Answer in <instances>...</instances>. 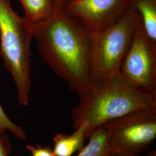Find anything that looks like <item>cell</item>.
Segmentation results:
<instances>
[{
  "label": "cell",
  "mask_w": 156,
  "mask_h": 156,
  "mask_svg": "<svg viewBox=\"0 0 156 156\" xmlns=\"http://www.w3.org/2000/svg\"><path fill=\"white\" fill-rule=\"evenodd\" d=\"M31 26L42 58L79 99L83 97L91 87L89 32L63 11Z\"/></svg>",
  "instance_id": "obj_1"
},
{
  "label": "cell",
  "mask_w": 156,
  "mask_h": 156,
  "mask_svg": "<svg viewBox=\"0 0 156 156\" xmlns=\"http://www.w3.org/2000/svg\"><path fill=\"white\" fill-rule=\"evenodd\" d=\"M156 109V98L140 92L120 74L91 86L71 112L73 129L87 126L86 139L95 129L135 112Z\"/></svg>",
  "instance_id": "obj_2"
},
{
  "label": "cell",
  "mask_w": 156,
  "mask_h": 156,
  "mask_svg": "<svg viewBox=\"0 0 156 156\" xmlns=\"http://www.w3.org/2000/svg\"><path fill=\"white\" fill-rule=\"evenodd\" d=\"M31 26L14 11L9 0H0V55L16 89L19 104L30 100Z\"/></svg>",
  "instance_id": "obj_3"
},
{
  "label": "cell",
  "mask_w": 156,
  "mask_h": 156,
  "mask_svg": "<svg viewBox=\"0 0 156 156\" xmlns=\"http://www.w3.org/2000/svg\"><path fill=\"white\" fill-rule=\"evenodd\" d=\"M139 21L136 12L130 5L123 16L109 27L97 33H89L91 86L119 74Z\"/></svg>",
  "instance_id": "obj_4"
},
{
  "label": "cell",
  "mask_w": 156,
  "mask_h": 156,
  "mask_svg": "<svg viewBox=\"0 0 156 156\" xmlns=\"http://www.w3.org/2000/svg\"><path fill=\"white\" fill-rule=\"evenodd\" d=\"M107 123L110 156H140L156 139V109L133 112Z\"/></svg>",
  "instance_id": "obj_5"
},
{
  "label": "cell",
  "mask_w": 156,
  "mask_h": 156,
  "mask_svg": "<svg viewBox=\"0 0 156 156\" xmlns=\"http://www.w3.org/2000/svg\"><path fill=\"white\" fill-rule=\"evenodd\" d=\"M119 74L134 89L156 98V45L147 38L140 21Z\"/></svg>",
  "instance_id": "obj_6"
},
{
  "label": "cell",
  "mask_w": 156,
  "mask_h": 156,
  "mask_svg": "<svg viewBox=\"0 0 156 156\" xmlns=\"http://www.w3.org/2000/svg\"><path fill=\"white\" fill-rule=\"evenodd\" d=\"M131 3V0H67L62 11L89 33H97L118 20Z\"/></svg>",
  "instance_id": "obj_7"
},
{
  "label": "cell",
  "mask_w": 156,
  "mask_h": 156,
  "mask_svg": "<svg viewBox=\"0 0 156 156\" xmlns=\"http://www.w3.org/2000/svg\"><path fill=\"white\" fill-rule=\"evenodd\" d=\"M71 134L58 133L53 138L52 150L55 156H73L83 148L86 139L87 126L82 124Z\"/></svg>",
  "instance_id": "obj_8"
},
{
  "label": "cell",
  "mask_w": 156,
  "mask_h": 156,
  "mask_svg": "<svg viewBox=\"0 0 156 156\" xmlns=\"http://www.w3.org/2000/svg\"><path fill=\"white\" fill-rule=\"evenodd\" d=\"M87 140L76 156H110V131L108 123L93 130Z\"/></svg>",
  "instance_id": "obj_9"
},
{
  "label": "cell",
  "mask_w": 156,
  "mask_h": 156,
  "mask_svg": "<svg viewBox=\"0 0 156 156\" xmlns=\"http://www.w3.org/2000/svg\"><path fill=\"white\" fill-rule=\"evenodd\" d=\"M140 23L151 42L156 45V0H131Z\"/></svg>",
  "instance_id": "obj_10"
},
{
  "label": "cell",
  "mask_w": 156,
  "mask_h": 156,
  "mask_svg": "<svg viewBox=\"0 0 156 156\" xmlns=\"http://www.w3.org/2000/svg\"><path fill=\"white\" fill-rule=\"evenodd\" d=\"M19 1L24 11V17L31 24L45 21L56 13L52 0Z\"/></svg>",
  "instance_id": "obj_11"
},
{
  "label": "cell",
  "mask_w": 156,
  "mask_h": 156,
  "mask_svg": "<svg viewBox=\"0 0 156 156\" xmlns=\"http://www.w3.org/2000/svg\"><path fill=\"white\" fill-rule=\"evenodd\" d=\"M6 132H9L19 140H26L27 137L24 129L13 123L8 117L0 104V133H5Z\"/></svg>",
  "instance_id": "obj_12"
},
{
  "label": "cell",
  "mask_w": 156,
  "mask_h": 156,
  "mask_svg": "<svg viewBox=\"0 0 156 156\" xmlns=\"http://www.w3.org/2000/svg\"><path fill=\"white\" fill-rule=\"evenodd\" d=\"M26 149L30 153V156H55L52 148L49 146H43L42 145H26Z\"/></svg>",
  "instance_id": "obj_13"
},
{
  "label": "cell",
  "mask_w": 156,
  "mask_h": 156,
  "mask_svg": "<svg viewBox=\"0 0 156 156\" xmlns=\"http://www.w3.org/2000/svg\"><path fill=\"white\" fill-rule=\"evenodd\" d=\"M11 151V145L7 136L0 133V156H9Z\"/></svg>",
  "instance_id": "obj_14"
},
{
  "label": "cell",
  "mask_w": 156,
  "mask_h": 156,
  "mask_svg": "<svg viewBox=\"0 0 156 156\" xmlns=\"http://www.w3.org/2000/svg\"><path fill=\"white\" fill-rule=\"evenodd\" d=\"M67 1V0H52L56 13L62 11L63 7Z\"/></svg>",
  "instance_id": "obj_15"
},
{
  "label": "cell",
  "mask_w": 156,
  "mask_h": 156,
  "mask_svg": "<svg viewBox=\"0 0 156 156\" xmlns=\"http://www.w3.org/2000/svg\"><path fill=\"white\" fill-rule=\"evenodd\" d=\"M144 156H156V151L153 150V151H149L146 152Z\"/></svg>",
  "instance_id": "obj_16"
},
{
  "label": "cell",
  "mask_w": 156,
  "mask_h": 156,
  "mask_svg": "<svg viewBox=\"0 0 156 156\" xmlns=\"http://www.w3.org/2000/svg\"></svg>",
  "instance_id": "obj_17"
}]
</instances>
